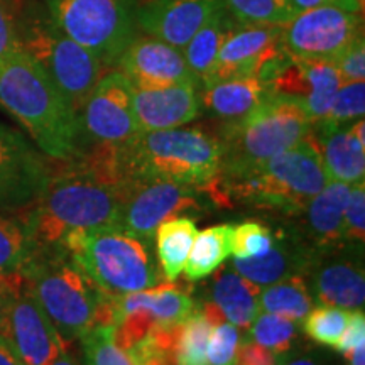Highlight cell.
I'll list each match as a JSON object with an SVG mask.
<instances>
[{
	"label": "cell",
	"instance_id": "32",
	"mask_svg": "<svg viewBox=\"0 0 365 365\" xmlns=\"http://www.w3.org/2000/svg\"><path fill=\"white\" fill-rule=\"evenodd\" d=\"M213 322L202 308L182 322L176 344V365H208L207 345Z\"/></svg>",
	"mask_w": 365,
	"mask_h": 365
},
{
	"label": "cell",
	"instance_id": "6",
	"mask_svg": "<svg viewBox=\"0 0 365 365\" xmlns=\"http://www.w3.org/2000/svg\"><path fill=\"white\" fill-rule=\"evenodd\" d=\"M312 130L298 100L271 93L247 115L223 122L215 135L220 145V171L217 180L227 181L249 173L267 159L293 148Z\"/></svg>",
	"mask_w": 365,
	"mask_h": 365
},
{
	"label": "cell",
	"instance_id": "9",
	"mask_svg": "<svg viewBox=\"0 0 365 365\" xmlns=\"http://www.w3.org/2000/svg\"><path fill=\"white\" fill-rule=\"evenodd\" d=\"M19 33L22 49L39 63L80 115L105 66L88 49L59 31L49 16L27 12L24 21L19 22Z\"/></svg>",
	"mask_w": 365,
	"mask_h": 365
},
{
	"label": "cell",
	"instance_id": "48",
	"mask_svg": "<svg viewBox=\"0 0 365 365\" xmlns=\"http://www.w3.org/2000/svg\"><path fill=\"white\" fill-rule=\"evenodd\" d=\"M51 365H83V364H81V360L73 354L71 346H68L66 350H63V352L58 355V359L54 360Z\"/></svg>",
	"mask_w": 365,
	"mask_h": 365
},
{
	"label": "cell",
	"instance_id": "1",
	"mask_svg": "<svg viewBox=\"0 0 365 365\" xmlns=\"http://www.w3.org/2000/svg\"><path fill=\"white\" fill-rule=\"evenodd\" d=\"M61 163L58 170L49 168L38 198L21 210L36 252L58 249L73 232L118 227L120 222L118 196L76 158Z\"/></svg>",
	"mask_w": 365,
	"mask_h": 365
},
{
	"label": "cell",
	"instance_id": "36",
	"mask_svg": "<svg viewBox=\"0 0 365 365\" xmlns=\"http://www.w3.org/2000/svg\"><path fill=\"white\" fill-rule=\"evenodd\" d=\"M274 232L261 222H244L232 232L230 254L239 261L261 257L272 247Z\"/></svg>",
	"mask_w": 365,
	"mask_h": 365
},
{
	"label": "cell",
	"instance_id": "28",
	"mask_svg": "<svg viewBox=\"0 0 365 365\" xmlns=\"http://www.w3.org/2000/svg\"><path fill=\"white\" fill-rule=\"evenodd\" d=\"M234 225H215L196 234L185 262L188 281H200L212 276L230 255Z\"/></svg>",
	"mask_w": 365,
	"mask_h": 365
},
{
	"label": "cell",
	"instance_id": "24",
	"mask_svg": "<svg viewBox=\"0 0 365 365\" xmlns=\"http://www.w3.org/2000/svg\"><path fill=\"white\" fill-rule=\"evenodd\" d=\"M271 95L267 81L259 76H244L215 81L202 86V110L223 122H232L252 112Z\"/></svg>",
	"mask_w": 365,
	"mask_h": 365
},
{
	"label": "cell",
	"instance_id": "26",
	"mask_svg": "<svg viewBox=\"0 0 365 365\" xmlns=\"http://www.w3.org/2000/svg\"><path fill=\"white\" fill-rule=\"evenodd\" d=\"M234 26V19L220 2L217 11L208 17L207 22L196 31L193 38L181 49L186 65L195 75V78L198 80L200 86L207 81L210 73H212L223 41Z\"/></svg>",
	"mask_w": 365,
	"mask_h": 365
},
{
	"label": "cell",
	"instance_id": "23",
	"mask_svg": "<svg viewBox=\"0 0 365 365\" xmlns=\"http://www.w3.org/2000/svg\"><path fill=\"white\" fill-rule=\"evenodd\" d=\"M354 185L328 181L298 215L303 222L296 232L314 249L328 250L344 244V215Z\"/></svg>",
	"mask_w": 365,
	"mask_h": 365
},
{
	"label": "cell",
	"instance_id": "41",
	"mask_svg": "<svg viewBox=\"0 0 365 365\" xmlns=\"http://www.w3.org/2000/svg\"><path fill=\"white\" fill-rule=\"evenodd\" d=\"M21 49L19 22L14 17L7 0H0V61L12 56L14 53L21 51Z\"/></svg>",
	"mask_w": 365,
	"mask_h": 365
},
{
	"label": "cell",
	"instance_id": "11",
	"mask_svg": "<svg viewBox=\"0 0 365 365\" xmlns=\"http://www.w3.org/2000/svg\"><path fill=\"white\" fill-rule=\"evenodd\" d=\"M0 335L26 365H51L68 345L22 276L9 296Z\"/></svg>",
	"mask_w": 365,
	"mask_h": 365
},
{
	"label": "cell",
	"instance_id": "29",
	"mask_svg": "<svg viewBox=\"0 0 365 365\" xmlns=\"http://www.w3.org/2000/svg\"><path fill=\"white\" fill-rule=\"evenodd\" d=\"M36 245L22 212H0V276L24 274Z\"/></svg>",
	"mask_w": 365,
	"mask_h": 365
},
{
	"label": "cell",
	"instance_id": "25",
	"mask_svg": "<svg viewBox=\"0 0 365 365\" xmlns=\"http://www.w3.org/2000/svg\"><path fill=\"white\" fill-rule=\"evenodd\" d=\"M261 286L254 284L232 266H223L213 274L210 286V301L217 304L228 323L242 330H249L254 319L261 313Z\"/></svg>",
	"mask_w": 365,
	"mask_h": 365
},
{
	"label": "cell",
	"instance_id": "17",
	"mask_svg": "<svg viewBox=\"0 0 365 365\" xmlns=\"http://www.w3.org/2000/svg\"><path fill=\"white\" fill-rule=\"evenodd\" d=\"M267 85L274 95L298 100L313 124L328 115L341 78L333 61L289 56L277 68Z\"/></svg>",
	"mask_w": 365,
	"mask_h": 365
},
{
	"label": "cell",
	"instance_id": "44",
	"mask_svg": "<svg viewBox=\"0 0 365 365\" xmlns=\"http://www.w3.org/2000/svg\"><path fill=\"white\" fill-rule=\"evenodd\" d=\"M235 365H276V355L252 340L240 344Z\"/></svg>",
	"mask_w": 365,
	"mask_h": 365
},
{
	"label": "cell",
	"instance_id": "10",
	"mask_svg": "<svg viewBox=\"0 0 365 365\" xmlns=\"http://www.w3.org/2000/svg\"><path fill=\"white\" fill-rule=\"evenodd\" d=\"M364 0H331L301 11L282 26V44L296 59L335 61L362 29Z\"/></svg>",
	"mask_w": 365,
	"mask_h": 365
},
{
	"label": "cell",
	"instance_id": "20",
	"mask_svg": "<svg viewBox=\"0 0 365 365\" xmlns=\"http://www.w3.org/2000/svg\"><path fill=\"white\" fill-rule=\"evenodd\" d=\"M365 122L364 118L349 124L318 120L312 124L323 166L330 181L357 185L365 176Z\"/></svg>",
	"mask_w": 365,
	"mask_h": 365
},
{
	"label": "cell",
	"instance_id": "21",
	"mask_svg": "<svg viewBox=\"0 0 365 365\" xmlns=\"http://www.w3.org/2000/svg\"><path fill=\"white\" fill-rule=\"evenodd\" d=\"M132 108L139 132L176 129L202 115V102L196 85L134 88Z\"/></svg>",
	"mask_w": 365,
	"mask_h": 365
},
{
	"label": "cell",
	"instance_id": "31",
	"mask_svg": "<svg viewBox=\"0 0 365 365\" xmlns=\"http://www.w3.org/2000/svg\"><path fill=\"white\" fill-rule=\"evenodd\" d=\"M225 11L239 24L286 26L296 12L289 0H220Z\"/></svg>",
	"mask_w": 365,
	"mask_h": 365
},
{
	"label": "cell",
	"instance_id": "43",
	"mask_svg": "<svg viewBox=\"0 0 365 365\" xmlns=\"http://www.w3.org/2000/svg\"><path fill=\"white\" fill-rule=\"evenodd\" d=\"M360 345H365V314L364 309H354L349 314V322H346L345 330L341 333L340 340L336 341L335 349L346 357Z\"/></svg>",
	"mask_w": 365,
	"mask_h": 365
},
{
	"label": "cell",
	"instance_id": "39",
	"mask_svg": "<svg viewBox=\"0 0 365 365\" xmlns=\"http://www.w3.org/2000/svg\"><path fill=\"white\" fill-rule=\"evenodd\" d=\"M365 239V182H357L350 191L344 215V242L364 245Z\"/></svg>",
	"mask_w": 365,
	"mask_h": 365
},
{
	"label": "cell",
	"instance_id": "8",
	"mask_svg": "<svg viewBox=\"0 0 365 365\" xmlns=\"http://www.w3.org/2000/svg\"><path fill=\"white\" fill-rule=\"evenodd\" d=\"M49 19L105 68L118 59L140 33L137 0H44Z\"/></svg>",
	"mask_w": 365,
	"mask_h": 365
},
{
	"label": "cell",
	"instance_id": "3",
	"mask_svg": "<svg viewBox=\"0 0 365 365\" xmlns=\"http://www.w3.org/2000/svg\"><path fill=\"white\" fill-rule=\"evenodd\" d=\"M113 159L118 200L137 180H163L205 193L220 171V145L200 127H176L113 144Z\"/></svg>",
	"mask_w": 365,
	"mask_h": 365
},
{
	"label": "cell",
	"instance_id": "38",
	"mask_svg": "<svg viewBox=\"0 0 365 365\" xmlns=\"http://www.w3.org/2000/svg\"><path fill=\"white\" fill-rule=\"evenodd\" d=\"M242 339L239 328L222 322L213 327L207 345L208 365H235Z\"/></svg>",
	"mask_w": 365,
	"mask_h": 365
},
{
	"label": "cell",
	"instance_id": "45",
	"mask_svg": "<svg viewBox=\"0 0 365 365\" xmlns=\"http://www.w3.org/2000/svg\"><path fill=\"white\" fill-rule=\"evenodd\" d=\"M24 274H12V276H0V325H2L4 313H6V307L9 296H11L12 289L16 287L17 282Z\"/></svg>",
	"mask_w": 365,
	"mask_h": 365
},
{
	"label": "cell",
	"instance_id": "50",
	"mask_svg": "<svg viewBox=\"0 0 365 365\" xmlns=\"http://www.w3.org/2000/svg\"><path fill=\"white\" fill-rule=\"evenodd\" d=\"M349 365H365V345H360L345 357Z\"/></svg>",
	"mask_w": 365,
	"mask_h": 365
},
{
	"label": "cell",
	"instance_id": "12",
	"mask_svg": "<svg viewBox=\"0 0 365 365\" xmlns=\"http://www.w3.org/2000/svg\"><path fill=\"white\" fill-rule=\"evenodd\" d=\"M287 58L281 26H234L202 86L244 76H259L269 81Z\"/></svg>",
	"mask_w": 365,
	"mask_h": 365
},
{
	"label": "cell",
	"instance_id": "35",
	"mask_svg": "<svg viewBox=\"0 0 365 365\" xmlns=\"http://www.w3.org/2000/svg\"><path fill=\"white\" fill-rule=\"evenodd\" d=\"M350 312L336 307H322L309 309L303 319V330L309 339L318 341L319 345L335 346L344 333Z\"/></svg>",
	"mask_w": 365,
	"mask_h": 365
},
{
	"label": "cell",
	"instance_id": "34",
	"mask_svg": "<svg viewBox=\"0 0 365 365\" xmlns=\"http://www.w3.org/2000/svg\"><path fill=\"white\" fill-rule=\"evenodd\" d=\"M250 339L274 355L289 352L296 339V323L272 313H259L250 325Z\"/></svg>",
	"mask_w": 365,
	"mask_h": 365
},
{
	"label": "cell",
	"instance_id": "14",
	"mask_svg": "<svg viewBox=\"0 0 365 365\" xmlns=\"http://www.w3.org/2000/svg\"><path fill=\"white\" fill-rule=\"evenodd\" d=\"M132 91L134 86L120 70L102 75L80 112L83 135L95 144H124L139 134Z\"/></svg>",
	"mask_w": 365,
	"mask_h": 365
},
{
	"label": "cell",
	"instance_id": "40",
	"mask_svg": "<svg viewBox=\"0 0 365 365\" xmlns=\"http://www.w3.org/2000/svg\"><path fill=\"white\" fill-rule=\"evenodd\" d=\"M335 68L339 71L341 83L345 81H364L365 80V43L364 34L355 38L346 48L336 56Z\"/></svg>",
	"mask_w": 365,
	"mask_h": 365
},
{
	"label": "cell",
	"instance_id": "27",
	"mask_svg": "<svg viewBox=\"0 0 365 365\" xmlns=\"http://www.w3.org/2000/svg\"><path fill=\"white\" fill-rule=\"evenodd\" d=\"M198 230L188 217L164 220L156 230V252L164 281L175 282L185 267L186 259Z\"/></svg>",
	"mask_w": 365,
	"mask_h": 365
},
{
	"label": "cell",
	"instance_id": "18",
	"mask_svg": "<svg viewBox=\"0 0 365 365\" xmlns=\"http://www.w3.org/2000/svg\"><path fill=\"white\" fill-rule=\"evenodd\" d=\"M117 66L134 88H164L173 85L200 86L198 80L186 65L181 49L148 34H137L118 59Z\"/></svg>",
	"mask_w": 365,
	"mask_h": 365
},
{
	"label": "cell",
	"instance_id": "37",
	"mask_svg": "<svg viewBox=\"0 0 365 365\" xmlns=\"http://www.w3.org/2000/svg\"><path fill=\"white\" fill-rule=\"evenodd\" d=\"M365 113V81H345L333 97L330 112L323 120L333 124H349L364 118Z\"/></svg>",
	"mask_w": 365,
	"mask_h": 365
},
{
	"label": "cell",
	"instance_id": "42",
	"mask_svg": "<svg viewBox=\"0 0 365 365\" xmlns=\"http://www.w3.org/2000/svg\"><path fill=\"white\" fill-rule=\"evenodd\" d=\"M125 354L129 355L132 365H176L175 354L159 349L149 336H144Z\"/></svg>",
	"mask_w": 365,
	"mask_h": 365
},
{
	"label": "cell",
	"instance_id": "13",
	"mask_svg": "<svg viewBox=\"0 0 365 365\" xmlns=\"http://www.w3.org/2000/svg\"><path fill=\"white\" fill-rule=\"evenodd\" d=\"M196 190L163 180H137L120 196L118 227L153 245L158 227L182 212L198 210Z\"/></svg>",
	"mask_w": 365,
	"mask_h": 365
},
{
	"label": "cell",
	"instance_id": "47",
	"mask_svg": "<svg viewBox=\"0 0 365 365\" xmlns=\"http://www.w3.org/2000/svg\"><path fill=\"white\" fill-rule=\"evenodd\" d=\"M276 365H322L308 355H299V357H287L286 354L276 355Z\"/></svg>",
	"mask_w": 365,
	"mask_h": 365
},
{
	"label": "cell",
	"instance_id": "16",
	"mask_svg": "<svg viewBox=\"0 0 365 365\" xmlns=\"http://www.w3.org/2000/svg\"><path fill=\"white\" fill-rule=\"evenodd\" d=\"M49 166L19 132L0 124V212H21L38 198Z\"/></svg>",
	"mask_w": 365,
	"mask_h": 365
},
{
	"label": "cell",
	"instance_id": "19",
	"mask_svg": "<svg viewBox=\"0 0 365 365\" xmlns=\"http://www.w3.org/2000/svg\"><path fill=\"white\" fill-rule=\"evenodd\" d=\"M220 0H137V26L143 34L182 49Z\"/></svg>",
	"mask_w": 365,
	"mask_h": 365
},
{
	"label": "cell",
	"instance_id": "49",
	"mask_svg": "<svg viewBox=\"0 0 365 365\" xmlns=\"http://www.w3.org/2000/svg\"><path fill=\"white\" fill-rule=\"evenodd\" d=\"M328 2H331V0H289V4L293 6L296 12L308 11V9L319 7V6H323V4H328Z\"/></svg>",
	"mask_w": 365,
	"mask_h": 365
},
{
	"label": "cell",
	"instance_id": "15",
	"mask_svg": "<svg viewBox=\"0 0 365 365\" xmlns=\"http://www.w3.org/2000/svg\"><path fill=\"white\" fill-rule=\"evenodd\" d=\"M360 244H344L319 250L309 267L308 289L319 304L344 309H364L365 276Z\"/></svg>",
	"mask_w": 365,
	"mask_h": 365
},
{
	"label": "cell",
	"instance_id": "2",
	"mask_svg": "<svg viewBox=\"0 0 365 365\" xmlns=\"http://www.w3.org/2000/svg\"><path fill=\"white\" fill-rule=\"evenodd\" d=\"M0 105L26 127L44 156L68 161L81 153L80 115L24 49L0 61Z\"/></svg>",
	"mask_w": 365,
	"mask_h": 365
},
{
	"label": "cell",
	"instance_id": "4",
	"mask_svg": "<svg viewBox=\"0 0 365 365\" xmlns=\"http://www.w3.org/2000/svg\"><path fill=\"white\" fill-rule=\"evenodd\" d=\"M328 181L318 144L309 130L293 148L234 180H215L205 193L223 207L240 202L250 207L277 210L286 215H298Z\"/></svg>",
	"mask_w": 365,
	"mask_h": 365
},
{
	"label": "cell",
	"instance_id": "7",
	"mask_svg": "<svg viewBox=\"0 0 365 365\" xmlns=\"http://www.w3.org/2000/svg\"><path fill=\"white\" fill-rule=\"evenodd\" d=\"M150 247L122 228L110 227L73 232L58 249L65 250L100 289L120 296L164 281Z\"/></svg>",
	"mask_w": 365,
	"mask_h": 365
},
{
	"label": "cell",
	"instance_id": "22",
	"mask_svg": "<svg viewBox=\"0 0 365 365\" xmlns=\"http://www.w3.org/2000/svg\"><path fill=\"white\" fill-rule=\"evenodd\" d=\"M319 250L296 230L276 232L272 247L261 257L235 259L232 267L242 277L257 286H269L289 276L307 277Z\"/></svg>",
	"mask_w": 365,
	"mask_h": 365
},
{
	"label": "cell",
	"instance_id": "46",
	"mask_svg": "<svg viewBox=\"0 0 365 365\" xmlns=\"http://www.w3.org/2000/svg\"><path fill=\"white\" fill-rule=\"evenodd\" d=\"M0 365H26L2 335H0Z\"/></svg>",
	"mask_w": 365,
	"mask_h": 365
},
{
	"label": "cell",
	"instance_id": "30",
	"mask_svg": "<svg viewBox=\"0 0 365 365\" xmlns=\"http://www.w3.org/2000/svg\"><path fill=\"white\" fill-rule=\"evenodd\" d=\"M259 304L266 313L277 314L294 323L303 322V318L313 308V298L309 294L307 277L289 276L269 284L266 291H261Z\"/></svg>",
	"mask_w": 365,
	"mask_h": 365
},
{
	"label": "cell",
	"instance_id": "5",
	"mask_svg": "<svg viewBox=\"0 0 365 365\" xmlns=\"http://www.w3.org/2000/svg\"><path fill=\"white\" fill-rule=\"evenodd\" d=\"M26 281L65 344L113 319V298L63 249L41 250L24 271Z\"/></svg>",
	"mask_w": 365,
	"mask_h": 365
},
{
	"label": "cell",
	"instance_id": "33",
	"mask_svg": "<svg viewBox=\"0 0 365 365\" xmlns=\"http://www.w3.org/2000/svg\"><path fill=\"white\" fill-rule=\"evenodd\" d=\"M83 365H132L129 355L118 349L113 325H95L80 339Z\"/></svg>",
	"mask_w": 365,
	"mask_h": 365
}]
</instances>
